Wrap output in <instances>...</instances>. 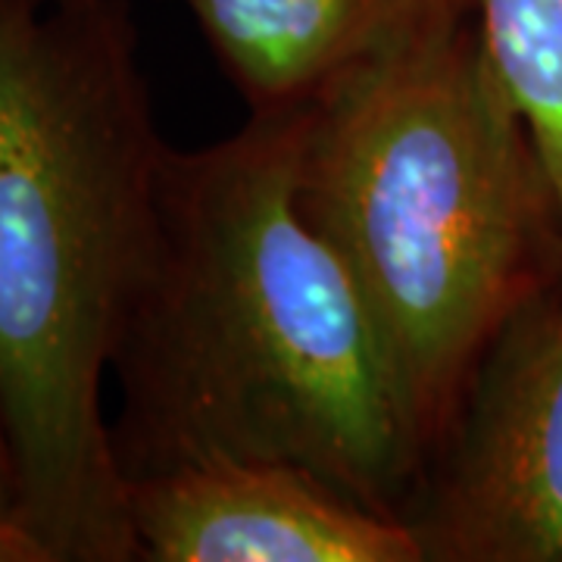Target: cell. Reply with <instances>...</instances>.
Masks as SVG:
<instances>
[{
	"mask_svg": "<svg viewBox=\"0 0 562 562\" xmlns=\"http://www.w3.org/2000/svg\"><path fill=\"white\" fill-rule=\"evenodd\" d=\"M301 106L166 150L113 357L125 479L216 457L301 465L406 522L425 453L382 331L303 213Z\"/></svg>",
	"mask_w": 562,
	"mask_h": 562,
	"instance_id": "cell-1",
	"label": "cell"
},
{
	"mask_svg": "<svg viewBox=\"0 0 562 562\" xmlns=\"http://www.w3.org/2000/svg\"><path fill=\"white\" fill-rule=\"evenodd\" d=\"M169 144L125 0H0V425L44 562H132L103 384Z\"/></svg>",
	"mask_w": 562,
	"mask_h": 562,
	"instance_id": "cell-2",
	"label": "cell"
},
{
	"mask_svg": "<svg viewBox=\"0 0 562 562\" xmlns=\"http://www.w3.org/2000/svg\"><path fill=\"white\" fill-rule=\"evenodd\" d=\"M301 203L360 284L425 453L491 341L562 276V220L475 10L301 106Z\"/></svg>",
	"mask_w": 562,
	"mask_h": 562,
	"instance_id": "cell-3",
	"label": "cell"
},
{
	"mask_svg": "<svg viewBox=\"0 0 562 562\" xmlns=\"http://www.w3.org/2000/svg\"><path fill=\"white\" fill-rule=\"evenodd\" d=\"M406 522L431 562H562V276L491 341Z\"/></svg>",
	"mask_w": 562,
	"mask_h": 562,
	"instance_id": "cell-4",
	"label": "cell"
},
{
	"mask_svg": "<svg viewBox=\"0 0 562 562\" xmlns=\"http://www.w3.org/2000/svg\"><path fill=\"white\" fill-rule=\"evenodd\" d=\"M125 513L150 562H425L409 522L291 462L216 457L125 479Z\"/></svg>",
	"mask_w": 562,
	"mask_h": 562,
	"instance_id": "cell-5",
	"label": "cell"
},
{
	"mask_svg": "<svg viewBox=\"0 0 562 562\" xmlns=\"http://www.w3.org/2000/svg\"><path fill=\"white\" fill-rule=\"evenodd\" d=\"M250 113L310 103L347 69L475 0H184Z\"/></svg>",
	"mask_w": 562,
	"mask_h": 562,
	"instance_id": "cell-6",
	"label": "cell"
},
{
	"mask_svg": "<svg viewBox=\"0 0 562 562\" xmlns=\"http://www.w3.org/2000/svg\"><path fill=\"white\" fill-rule=\"evenodd\" d=\"M475 16L562 220V0H475Z\"/></svg>",
	"mask_w": 562,
	"mask_h": 562,
	"instance_id": "cell-7",
	"label": "cell"
},
{
	"mask_svg": "<svg viewBox=\"0 0 562 562\" xmlns=\"http://www.w3.org/2000/svg\"><path fill=\"white\" fill-rule=\"evenodd\" d=\"M0 562H44L38 541L22 516L20 469L0 425Z\"/></svg>",
	"mask_w": 562,
	"mask_h": 562,
	"instance_id": "cell-8",
	"label": "cell"
},
{
	"mask_svg": "<svg viewBox=\"0 0 562 562\" xmlns=\"http://www.w3.org/2000/svg\"><path fill=\"white\" fill-rule=\"evenodd\" d=\"M47 3H72V0H47Z\"/></svg>",
	"mask_w": 562,
	"mask_h": 562,
	"instance_id": "cell-9",
	"label": "cell"
}]
</instances>
